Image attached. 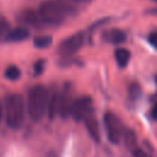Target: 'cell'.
<instances>
[{
	"label": "cell",
	"instance_id": "cell-19",
	"mask_svg": "<svg viewBox=\"0 0 157 157\" xmlns=\"http://www.w3.org/2000/svg\"><path fill=\"white\" fill-rule=\"evenodd\" d=\"M148 42H150V44H151L153 48L157 49V31L150 33V36H148Z\"/></svg>",
	"mask_w": 157,
	"mask_h": 157
},
{
	"label": "cell",
	"instance_id": "cell-14",
	"mask_svg": "<svg viewBox=\"0 0 157 157\" xmlns=\"http://www.w3.org/2000/svg\"><path fill=\"white\" fill-rule=\"evenodd\" d=\"M53 42V38L50 36H38L33 39V45L38 49H45L48 48Z\"/></svg>",
	"mask_w": 157,
	"mask_h": 157
},
{
	"label": "cell",
	"instance_id": "cell-21",
	"mask_svg": "<svg viewBox=\"0 0 157 157\" xmlns=\"http://www.w3.org/2000/svg\"><path fill=\"white\" fill-rule=\"evenodd\" d=\"M151 117H152L155 120H157V103L153 104V107H152V109H151Z\"/></svg>",
	"mask_w": 157,
	"mask_h": 157
},
{
	"label": "cell",
	"instance_id": "cell-17",
	"mask_svg": "<svg viewBox=\"0 0 157 157\" xmlns=\"http://www.w3.org/2000/svg\"><path fill=\"white\" fill-rule=\"evenodd\" d=\"M5 77L7 78V80H10V81H16V80H18L20 78V76H21V70L16 66V65H11V66H9L6 70H5Z\"/></svg>",
	"mask_w": 157,
	"mask_h": 157
},
{
	"label": "cell",
	"instance_id": "cell-2",
	"mask_svg": "<svg viewBox=\"0 0 157 157\" xmlns=\"http://www.w3.org/2000/svg\"><path fill=\"white\" fill-rule=\"evenodd\" d=\"M48 102L49 93L43 85H36L29 90L27 98V113L33 121L42 120L47 113Z\"/></svg>",
	"mask_w": 157,
	"mask_h": 157
},
{
	"label": "cell",
	"instance_id": "cell-9",
	"mask_svg": "<svg viewBox=\"0 0 157 157\" xmlns=\"http://www.w3.org/2000/svg\"><path fill=\"white\" fill-rule=\"evenodd\" d=\"M83 121H85L87 132H88V135L92 137V140L96 141V142H99V141H101V130H99L98 121L94 119V117L91 114V115H88Z\"/></svg>",
	"mask_w": 157,
	"mask_h": 157
},
{
	"label": "cell",
	"instance_id": "cell-20",
	"mask_svg": "<svg viewBox=\"0 0 157 157\" xmlns=\"http://www.w3.org/2000/svg\"><path fill=\"white\" fill-rule=\"evenodd\" d=\"M131 152H132V155H134V156H144V157H146V156H147V152H145L144 150H141V148H140V147H137V146H136L135 148H132V150H131Z\"/></svg>",
	"mask_w": 157,
	"mask_h": 157
},
{
	"label": "cell",
	"instance_id": "cell-13",
	"mask_svg": "<svg viewBox=\"0 0 157 157\" xmlns=\"http://www.w3.org/2000/svg\"><path fill=\"white\" fill-rule=\"evenodd\" d=\"M123 140H124L125 146H126L128 148L132 150V148L136 147V141H137V139H136V134H135L134 130H131V129H124Z\"/></svg>",
	"mask_w": 157,
	"mask_h": 157
},
{
	"label": "cell",
	"instance_id": "cell-3",
	"mask_svg": "<svg viewBox=\"0 0 157 157\" xmlns=\"http://www.w3.org/2000/svg\"><path fill=\"white\" fill-rule=\"evenodd\" d=\"M38 12L44 23L50 25V26H58L64 22L70 10H67V6L64 5L63 2L54 1V0H47L39 5Z\"/></svg>",
	"mask_w": 157,
	"mask_h": 157
},
{
	"label": "cell",
	"instance_id": "cell-7",
	"mask_svg": "<svg viewBox=\"0 0 157 157\" xmlns=\"http://www.w3.org/2000/svg\"><path fill=\"white\" fill-rule=\"evenodd\" d=\"M20 21L25 25L32 26V27H42L44 25L39 12H36L33 10H25L20 15Z\"/></svg>",
	"mask_w": 157,
	"mask_h": 157
},
{
	"label": "cell",
	"instance_id": "cell-10",
	"mask_svg": "<svg viewBox=\"0 0 157 157\" xmlns=\"http://www.w3.org/2000/svg\"><path fill=\"white\" fill-rule=\"evenodd\" d=\"M29 37V31L26 27H16V28H11L6 42H22L25 39H27Z\"/></svg>",
	"mask_w": 157,
	"mask_h": 157
},
{
	"label": "cell",
	"instance_id": "cell-22",
	"mask_svg": "<svg viewBox=\"0 0 157 157\" xmlns=\"http://www.w3.org/2000/svg\"><path fill=\"white\" fill-rule=\"evenodd\" d=\"M72 1H76V2H81V4H88L93 0H72Z\"/></svg>",
	"mask_w": 157,
	"mask_h": 157
},
{
	"label": "cell",
	"instance_id": "cell-11",
	"mask_svg": "<svg viewBox=\"0 0 157 157\" xmlns=\"http://www.w3.org/2000/svg\"><path fill=\"white\" fill-rule=\"evenodd\" d=\"M114 56H115L117 65L120 69H124L130 61V52L125 48H118L114 53Z\"/></svg>",
	"mask_w": 157,
	"mask_h": 157
},
{
	"label": "cell",
	"instance_id": "cell-23",
	"mask_svg": "<svg viewBox=\"0 0 157 157\" xmlns=\"http://www.w3.org/2000/svg\"><path fill=\"white\" fill-rule=\"evenodd\" d=\"M2 115H4V109H2V104H1V102H0V121H1V119H2Z\"/></svg>",
	"mask_w": 157,
	"mask_h": 157
},
{
	"label": "cell",
	"instance_id": "cell-25",
	"mask_svg": "<svg viewBox=\"0 0 157 157\" xmlns=\"http://www.w3.org/2000/svg\"><path fill=\"white\" fill-rule=\"evenodd\" d=\"M153 1H157V0H153Z\"/></svg>",
	"mask_w": 157,
	"mask_h": 157
},
{
	"label": "cell",
	"instance_id": "cell-1",
	"mask_svg": "<svg viewBox=\"0 0 157 157\" xmlns=\"http://www.w3.org/2000/svg\"><path fill=\"white\" fill-rule=\"evenodd\" d=\"M5 123L10 129L17 130L22 126L25 120V102L21 94L11 93L4 101Z\"/></svg>",
	"mask_w": 157,
	"mask_h": 157
},
{
	"label": "cell",
	"instance_id": "cell-15",
	"mask_svg": "<svg viewBox=\"0 0 157 157\" xmlns=\"http://www.w3.org/2000/svg\"><path fill=\"white\" fill-rule=\"evenodd\" d=\"M10 31H11L10 22L4 16H0V42H2V40L6 42V38L10 33Z\"/></svg>",
	"mask_w": 157,
	"mask_h": 157
},
{
	"label": "cell",
	"instance_id": "cell-6",
	"mask_svg": "<svg viewBox=\"0 0 157 157\" xmlns=\"http://www.w3.org/2000/svg\"><path fill=\"white\" fill-rule=\"evenodd\" d=\"M83 44H85V34L83 32H77L61 40V43L58 47V53L63 58H69L75 53H77Z\"/></svg>",
	"mask_w": 157,
	"mask_h": 157
},
{
	"label": "cell",
	"instance_id": "cell-18",
	"mask_svg": "<svg viewBox=\"0 0 157 157\" xmlns=\"http://www.w3.org/2000/svg\"><path fill=\"white\" fill-rule=\"evenodd\" d=\"M43 70H44V60H38L33 66V74L38 76L43 72Z\"/></svg>",
	"mask_w": 157,
	"mask_h": 157
},
{
	"label": "cell",
	"instance_id": "cell-12",
	"mask_svg": "<svg viewBox=\"0 0 157 157\" xmlns=\"http://www.w3.org/2000/svg\"><path fill=\"white\" fill-rule=\"evenodd\" d=\"M59 101H60V93L55 92L54 94H52L49 97V102H48V115L50 119H54V117L56 114H59Z\"/></svg>",
	"mask_w": 157,
	"mask_h": 157
},
{
	"label": "cell",
	"instance_id": "cell-24",
	"mask_svg": "<svg viewBox=\"0 0 157 157\" xmlns=\"http://www.w3.org/2000/svg\"><path fill=\"white\" fill-rule=\"evenodd\" d=\"M156 82H157V76H156Z\"/></svg>",
	"mask_w": 157,
	"mask_h": 157
},
{
	"label": "cell",
	"instance_id": "cell-4",
	"mask_svg": "<svg viewBox=\"0 0 157 157\" xmlns=\"http://www.w3.org/2000/svg\"><path fill=\"white\" fill-rule=\"evenodd\" d=\"M103 123L105 126L108 140L114 145L119 144L123 140V132L125 129L119 117L113 112H105L103 115Z\"/></svg>",
	"mask_w": 157,
	"mask_h": 157
},
{
	"label": "cell",
	"instance_id": "cell-5",
	"mask_svg": "<svg viewBox=\"0 0 157 157\" xmlns=\"http://www.w3.org/2000/svg\"><path fill=\"white\" fill-rule=\"evenodd\" d=\"M93 112V101L90 96H82L72 101L70 115L75 121H83Z\"/></svg>",
	"mask_w": 157,
	"mask_h": 157
},
{
	"label": "cell",
	"instance_id": "cell-16",
	"mask_svg": "<svg viewBox=\"0 0 157 157\" xmlns=\"http://www.w3.org/2000/svg\"><path fill=\"white\" fill-rule=\"evenodd\" d=\"M128 96L131 102H137L141 97V87L137 83H131L128 88Z\"/></svg>",
	"mask_w": 157,
	"mask_h": 157
},
{
	"label": "cell",
	"instance_id": "cell-8",
	"mask_svg": "<svg viewBox=\"0 0 157 157\" xmlns=\"http://www.w3.org/2000/svg\"><path fill=\"white\" fill-rule=\"evenodd\" d=\"M103 39L112 44H120L126 40V34L121 29L112 28V29H107L103 33Z\"/></svg>",
	"mask_w": 157,
	"mask_h": 157
}]
</instances>
